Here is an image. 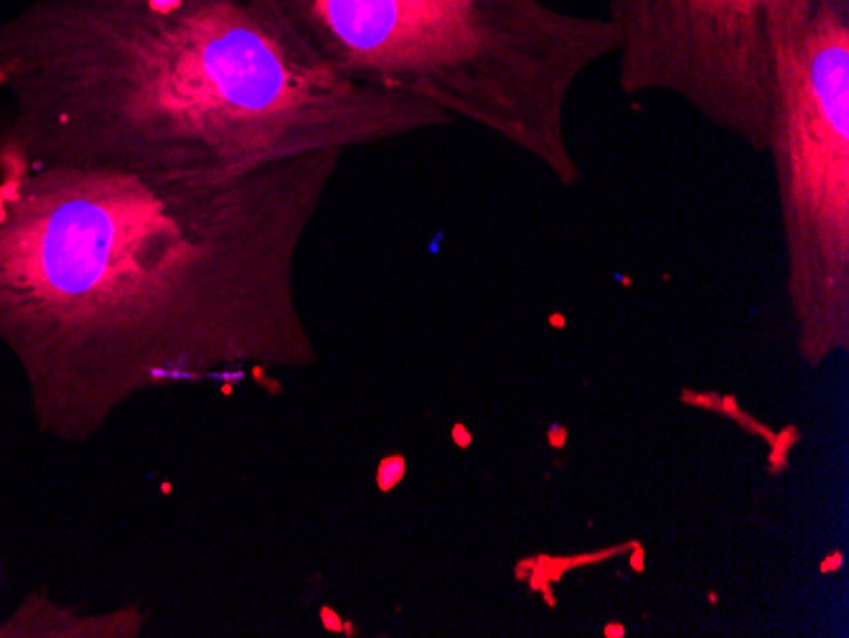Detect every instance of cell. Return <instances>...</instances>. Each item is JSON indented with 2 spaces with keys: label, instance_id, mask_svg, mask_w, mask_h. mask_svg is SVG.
Segmentation results:
<instances>
[{
  "label": "cell",
  "instance_id": "4",
  "mask_svg": "<svg viewBox=\"0 0 849 638\" xmlns=\"http://www.w3.org/2000/svg\"><path fill=\"white\" fill-rule=\"evenodd\" d=\"M765 155L773 163L793 354L849 349V0H778Z\"/></svg>",
  "mask_w": 849,
  "mask_h": 638
},
{
  "label": "cell",
  "instance_id": "1",
  "mask_svg": "<svg viewBox=\"0 0 849 638\" xmlns=\"http://www.w3.org/2000/svg\"><path fill=\"white\" fill-rule=\"evenodd\" d=\"M341 158L214 178L0 168V338L41 427L84 440L173 384L311 369L295 264Z\"/></svg>",
  "mask_w": 849,
  "mask_h": 638
},
{
  "label": "cell",
  "instance_id": "2",
  "mask_svg": "<svg viewBox=\"0 0 849 638\" xmlns=\"http://www.w3.org/2000/svg\"><path fill=\"white\" fill-rule=\"evenodd\" d=\"M0 168L234 176L453 125L321 64L267 0H33L0 23Z\"/></svg>",
  "mask_w": 849,
  "mask_h": 638
},
{
  "label": "cell",
  "instance_id": "3",
  "mask_svg": "<svg viewBox=\"0 0 849 638\" xmlns=\"http://www.w3.org/2000/svg\"><path fill=\"white\" fill-rule=\"evenodd\" d=\"M321 64L486 130L577 186L567 137L577 81L616 54L605 16L547 0H267Z\"/></svg>",
  "mask_w": 849,
  "mask_h": 638
},
{
  "label": "cell",
  "instance_id": "5",
  "mask_svg": "<svg viewBox=\"0 0 849 638\" xmlns=\"http://www.w3.org/2000/svg\"><path fill=\"white\" fill-rule=\"evenodd\" d=\"M778 0H608L618 84L672 95L765 155Z\"/></svg>",
  "mask_w": 849,
  "mask_h": 638
}]
</instances>
